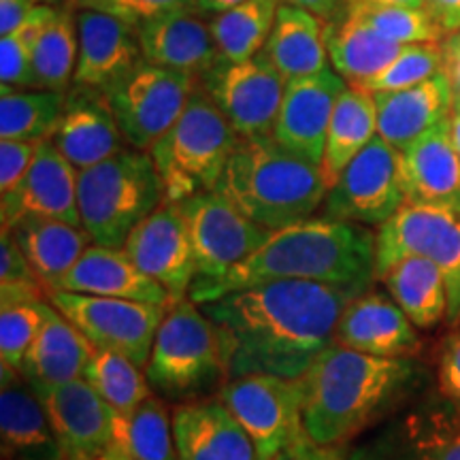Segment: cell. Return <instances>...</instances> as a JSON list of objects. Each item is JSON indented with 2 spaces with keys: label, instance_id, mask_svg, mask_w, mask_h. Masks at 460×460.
Returning <instances> with one entry per match:
<instances>
[{
  "label": "cell",
  "instance_id": "cell-12",
  "mask_svg": "<svg viewBox=\"0 0 460 460\" xmlns=\"http://www.w3.org/2000/svg\"><path fill=\"white\" fill-rule=\"evenodd\" d=\"M197 82L241 139L271 135L286 82L262 54L241 62L220 58Z\"/></svg>",
  "mask_w": 460,
  "mask_h": 460
},
{
  "label": "cell",
  "instance_id": "cell-51",
  "mask_svg": "<svg viewBox=\"0 0 460 460\" xmlns=\"http://www.w3.org/2000/svg\"><path fill=\"white\" fill-rule=\"evenodd\" d=\"M424 9L446 37L460 31V0H424Z\"/></svg>",
  "mask_w": 460,
  "mask_h": 460
},
{
  "label": "cell",
  "instance_id": "cell-55",
  "mask_svg": "<svg viewBox=\"0 0 460 460\" xmlns=\"http://www.w3.org/2000/svg\"><path fill=\"white\" fill-rule=\"evenodd\" d=\"M241 3H247V0H199V11L205 15H214L230 7H237Z\"/></svg>",
  "mask_w": 460,
  "mask_h": 460
},
{
  "label": "cell",
  "instance_id": "cell-38",
  "mask_svg": "<svg viewBox=\"0 0 460 460\" xmlns=\"http://www.w3.org/2000/svg\"><path fill=\"white\" fill-rule=\"evenodd\" d=\"M66 92L20 90L0 96V139L41 143L51 139Z\"/></svg>",
  "mask_w": 460,
  "mask_h": 460
},
{
  "label": "cell",
  "instance_id": "cell-27",
  "mask_svg": "<svg viewBox=\"0 0 460 460\" xmlns=\"http://www.w3.org/2000/svg\"><path fill=\"white\" fill-rule=\"evenodd\" d=\"M373 96L377 107V137L399 152L450 118L454 109V94L444 71L411 88L377 92Z\"/></svg>",
  "mask_w": 460,
  "mask_h": 460
},
{
  "label": "cell",
  "instance_id": "cell-26",
  "mask_svg": "<svg viewBox=\"0 0 460 460\" xmlns=\"http://www.w3.org/2000/svg\"><path fill=\"white\" fill-rule=\"evenodd\" d=\"M402 186L407 203L460 211V158L450 118L402 149Z\"/></svg>",
  "mask_w": 460,
  "mask_h": 460
},
{
  "label": "cell",
  "instance_id": "cell-50",
  "mask_svg": "<svg viewBox=\"0 0 460 460\" xmlns=\"http://www.w3.org/2000/svg\"><path fill=\"white\" fill-rule=\"evenodd\" d=\"M441 60H444V75L450 82L454 105L460 107V31L447 34L441 41Z\"/></svg>",
  "mask_w": 460,
  "mask_h": 460
},
{
  "label": "cell",
  "instance_id": "cell-6",
  "mask_svg": "<svg viewBox=\"0 0 460 460\" xmlns=\"http://www.w3.org/2000/svg\"><path fill=\"white\" fill-rule=\"evenodd\" d=\"M164 203V188L147 152L122 149L77 172V207L92 243L122 250L139 224Z\"/></svg>",
  "mask_w": 460,
  "mask_h": 460
},
{
  "label": "cell",
  "instance_id": "cell-42",
  "mask_svg": "<svg viewBox=\"0 0 460 460\" xmlns=\"http://www.w3.org/2000/svg\"><path fill=\"white\" fill-rule=\"evenodd\" d=\"M441 65H444V60H441V41L402 45L399 56L362 88L373 92V94L411 88V85H418L439 75L444 71Z\"/></svg>",
  "mask_w": 460,
  "mask_h": 460
},
{
  "label": "cell",
  "instance_id": "cell-23",
  "mask_svg": "<svg viewBox=\"0 0 460 460\" xmlns=\"http://www.w3.org/2000/svg\"><path fill=\"white\" fill-rule=\"evenodd\" d=\"M49 292L124 298L171 307L172 298L158 281H154L126 256L124 250L92 243L75 267Z\"/></svg>",
  "mask_w": 460,
  "mask_h": 460
},
{
  "label": "cell",
  "instance_id": "cell-41",
  "mask_svg": "<svg viewBox=\"0 0 460 460\" xmlns=\"http://www.w3.org/2000/svg\"><path fill=\"white\" fill-rule=\"evenodd\" d=\"M345 15L396 45L437 43L446 37L427 9L348 7Z\"/></svg>",
  "mask_w": 460,
  "mask_h": 460
},
{
  "label": "cell",
  "instance_id": "cell-17",
  "mask_svg": "<svg viewBox=\"0 0 460 460\" xmlns=\"http://www.w3.org/2000/svg\"><path fill=\"white\" fill-rule=\"evenodd\" d=\"M345 88V79L332 68L288 82L271 132L273 139L288 152L320 166L332 111Z\"/></svg>",
  "mask_w": 460,
  "mask_h": 460
},
{
  "label": "cell",
  "instance_id": "cell-58",
  "mask_svg": "<svg viewBox=\"0 0 460 460\" xmlns=\"http://www.w3.org/2000/svg\"><path fill=\"white\" fill-rule=\"evenodd\" d=\"M37 4H49V7H58V4L68 3V0H34Z\"/></svg>",
  "mask_w": 460,
  "mask_h": 460
},
{
  "label": "cell",
  "instance_id": "cell-8",
  "mask_svg": "<svg viewBox=\"0 0 460 460\" xmlns=\"http://www.w3.org/2000/svg\"><path fill=\"white\" fill-rule=\"evenodd\" d=\"M410 256L433 261L447 288V324L460 326V211L450 207L405 203L377 226L376 278Z\"/></svg>",
  "mask_w": 460,
  "mask_h": 460
},
{
  "label": "cell",
  "instance_id": "cell-37",
  "mask_svg": "<svg viewBox=\"0 0 460 460\" xmlns=\"http://www.w3.org/2000/svg\"><path fill=\"white\" fill-rule=\"evenodd\" d=\"M79 39L73 7H58L54 20L45 28L32 54L31 90L68 92L75 82Z\"/></svg>",
  "mask_w": 460,
  "mask_h": 460
},
{
  "label": "cell",
  "instance_id": "cell-52",
  "mask_svg": "<svg viewBox=\"0 0 460 460\" xmlns=\"http://www.w3.org/2000/svg\"><path fill=\"white\" fill-rule=\"evenodd\" d=\"M34 7V0H0V37L17 31Z\"/></svg>",
  "mask_w": 460,
  "mask_h": 460
},
{
  "label": "cell",
  "instance_id": "cell-5",
  "mask_svg": "<svg viewBox=\"0 0 460 460\" xmlns=\"http://www.w3.org/2000/svg\"><path fill=\"white\" fill-rule=\"evenodd\" d=\"M146 377L154 393L177 405L209 399L230 379L220 331L192 298H181L166 309Z\"/></svg>",
  "mask_w": 460,
  "mask_h": 460
},
{
  "label": "cell",
  "instance_id": "cell-54",
  "mask_svg": "<svg viewBox=\"0 0 460 460\" xmlns=\"http://www.w3.org/2000/svg\"><path fill=\"white\" fill-rule=\"evenodd\" d=\"M348 7H407V9H424V0H349Z\"/></svg>",
  "mask_w": 460,
  "mask_h": 460
},
{
  "label": "cell",
  "instance_id": "cell-11",
  "mask_svg": "<svg viewBox=\"0 0 460 460\" xmlns=\"http://www.w3.org/2000/svg\"><path fill=\"white\" fill-rule=\"evenodd\" d=\"M49 303L71 320L96 349L118 352L146 369L154 339L169 307L124 298L48 292Z\"/></svg>",
  "mask_w": 460,
  "mask_h": 460
},
{
  "label": "cell",
  "instance_id": "cell-48",
  "mask_svg": "<svg viewBox=\"0 0 460 460\" xmlns=\"http://www.w3.org/2000/svg\"><path fill=\"white\" fill-rule=\"evenodd\" d=\"M437 384H439V394L460 402V326L446 339L441 348Z\"/></svg>",
  "mask_w": 460,
  "mask_h": 460
},
{
  "label": "cell",
  "instance_id": "cell-9",
  "mask_svg": "<svg viewBox=\"0 0 460 460\" xmlns=\"http://www.w3.org/2000/svg\"><path fill=\"white\" fill-rule=\"evenodd\" d=\"M197 88V77L141 60L105 92L119 130L132 149L149 152L177 122Z\"/></svg>",
  "mask_w": 460,
  "mask_h": 460
},
{
  "label": "cell",
  "instance_id": "cell-22",
  "mask_svg": "<svg viewBox=\"0 0 460 460\" xmlns=\"http://www.w3.org/2000/svg\"><path fill=\"white\" fill-rule=\"evenodd\" d=\"M172 433L180 460H258L254 441L217 396L180 402Z\"/></svg>",
  "mask_w": 460,
  "mask_h": 460
},
{
  "label": "cell",
  "instance_id": "cell-29",
  "mask_svg": "<svg viewBox=\"0 0 460 460\" xmlns=\"http://www.w3.org/2000/svg\"><path fill=\"white\" fill-rule=\"evenodd\" d=\"M261 54L286 84L326 71V22L295 4L281 3L273 31Z\"/></svg>",
  "mask_w": 460,
  "mask_h": 460
},
{
  "label": "cell",
  "instance_id": "cell-24",
  "mask_svg": "<svg viewBox=\"0 0 460 460\" xmlns=\"http://www.w3.org/2000/svg\"><path fill=\"white\" fill-rule=\"evenodd\" d=\"M0 450L3 460H65L49 418L20 371L0 365Z\"/></svg>",
  "mask_w": 460,
  "mask_h": 460
},
{
  "label": "cell",
  "instance_id": "cell-21",
  "mask_svg": "<svg viewBox=\"0 0 460 460\" xmlns=\"http://www.w3.org/2000/svg\"><path fill=\"white\" fill-rule=\"evenodd\" d=\"M335 343L377 358H413L420 349L416 326L390 295L365 292L343 309Z\"/></svg>",
  "mask_w": 460,
  "mask_h": 460
},
{
  "label": "cell",
  "instance_id": "cell-2",
  "mask_svg": "<svg viewBox=\"0 0 460 460\" xmlns=\"http://www.w3.org/2000/svg\"><path fill=\"white\" fill-rule=\"evenodd\" d=\"M376 278V233L362 224L315 216L275 230L262 247L222 278L197 281L188 292L197 305L228 292L279 279L318 281L365 295Z\"/></svg>",
  "mask_w": 460,
  "mask_h": 460
},
{
  "label": "cell",
  "instance_id": "cell-36",
  "mask_svg": "<svg viewBox=\"0 0 460 460\" xmlns=\"http://www.w3.org/2000/svg\"><path fill=\"white\" fill-rule=\"evenodd\" d=\"M113 456L122 460H180L172 413L158 396H149L130 413H119Z\"/></svg>",
  "mask_w": 460,
  "mask_h": 460
},
{
  "label": "cell",
  "instance_id": "cell-46",
  "mask_svg": "<svg viewBox=\"0 0 460 460\" xmlns=\"http://www.w3.org/2000/svg\"><path fill=\"white\" fill-rule=\"evenodd\" d=\"M37 143L0 139V194H7L20 186L31 169Z\"/></svg>",
  "mask_w": 460,
  "mask_h": 460
},
{
  "label": "cell",
  "instance_id": "cell-44",
  "mask_svg": "<svg viewBox=\"0 0 460 460\" xmlns=\"http://www.w3.org/2000/svg\"><path fill=\"white\" fill-rule=\"evenodd\" d=\"M43 295L45 286L41 279L22 254L11 230L3 228L0 233V305L39 301Z\"/></svg>",
  "mask_w": 460,
  "mask_h": 460
},
{
  "label": "cell",
  "instance_id": "cell-43",
  "mask_svg": "<svg viewBox=\"0 0 460 460\" xmlns=\"http://www.w3.org/2000/svg\"><path fill=\"white\" fill-rule=\"evenodd\" d=\"M41 301L0 305V365L22 373V365L41 326Z\"/></svg>",
  "mask_w": 460,
  "mask_h": 460
},
{
  "label": "cell",
  "instance_id": "cell-3",
  "mask_svg": "<svg viewBox=\"0 0 460 460\" xmlns=\"http://www.w3.org/2000/svg\"><path fill=\"white\" fill-rule=\"evenodd\" d=\"M424 376L413 358H377L331 343L298 379L305 433L318 444L343 446L410 399Z\"/></svg>",
  "mask_w": 460,
  "mask_h": 460
},
{
  "label": "cell",
  "instance_id": "cell-33",
  "mask_svg": "<svg viewBox=\"0 0 460 460\" xmlns=\"http://www.w3.org/2000/svg\"><path fill=\"white\" fill-rule=\"evenodd\" d=\"M388 295L405 312L416 329H435L447 320V288L444 273L422 256L402 258L384 273Z\"/></svg>",
  "mask_w": 460,
  "mask_h": 460
},
{
  "label": "cell",
  "instance_id": "cell-32",
  "mask_svg": "<svg viewBox=\"0 0 460 460\" xmlns=\"http://www.w3.org/2000/svg\"><path fill=\"white\" fill-rule=\"evenodd\" d=\"M402 45L379 37L371 28L343 15L326 24V51L339 77L348 85L362 88L399 56Z\"/></svg>",
  "mask_w": 460,
  "mask_h": 460
},
{
  "label": "cell",
  "instance_id": "cell-1",
  "mask_svg": "<svg viewBox=\"0 0 460 460\" xmlns=\"http://www.w3.org/2000/svg\"><path fill=\"white\" fill-rule=\"evenodd\" d=\"M356 296L318 281L279 279L228 292L200 309L220 331L230 377L301 379L335 343L339 318Z\"/></svg>",
  "mask_w": 460,
  "mask_h": 460
},
{
  "label": "cell",
  "instance_id": "cell-25",
  "mask_svg": "<svg viewBox=\"0 0 460 460\" xmlns=\"http://www.w3.org/2000/svg\"><path fill=\"white\" fill-rule=\"evenodd\" d=\"M200 11H180L139 26L143 60L169 71L200 77L220 60L209 20Z\"/></svg>",
  "mask_w": 460,
  "mask_h": 460
},
{
  "label": "cell",
  "instance_id": "cell-15",
  "mask_svg": "<svg viewBox=\"0 0 460 460\" xmlns=\"http://www.w3.org/2000/svg\"><path fill=\"white\" fill-rule=\"evenodd\" d=\"M65 460L113 456L119 413L84 377L34 388Z\"/></svg>",
  "mask_w": 460,
  "mask_h": 460
},
{
  "label": "cell",
  "instance_id": "cell-47",
  "mask_svg": "<svg viewBox=\"0 0 460 460\" xmlns=\"http://www.w3.org/2000/svg\"><path fill=\"white\" fill-rule=\"evenodd\" d=\"M271 460H349V454L343 446L318 444L305 429H298Z\"/></svg>",
  "mask_w": 460,
  "mask_h": 460
},
{
  "label": "cell",
  "instance_id": "cell-10",
  "mask_svg": "<svg viewBox=\"0 0 460 460\" xmlns=\"http://www.w3.org/2000/svg\"><path fill=\"white\" fill-rule=\"evenodd\" d=\"M405 203L402 154L376 137L329 188L318 216L332 222L382 226Z\"/></svg>",
  "mask_w": 460,
  "mask_h": 460
},
{
  "label": "cell",
  "instance_id": "cell-39",
  "mask_svg": "<svg viewBox=\"0 0 460 460\" xmlns=\"http://www.w3.org/2000/svg\"><path fill=\"white\" fill-rule=\"evenodd\" d=\"M84 379L102 401H107L118 413H130L152 396V386L141 373V367L118 352L96 349L85 367Z\"/></svg>",
  "mask_w": 460,
  "mask_h": 460
},
{
  "label": "cell",
  "instance_id": "cell-49",
  "mask_svg": "<svg viewBox=\"0 0 460 460\" xmlns=\"http://www.w3.org/2000/svg\"><path fill=\"white\" fill-rule=\"evenodd\" d=\"M349 460H413V456L402 447L394 430L386 429L376 439H371L369 444L349 452Z\"/></svg>",
  "mask_w": 460,
  "mask_h": 460
},
{
  "label": "cell",
  "instance_id": "cell-45",
  "mask_svg": "<svg viewBox=\"0 0 460 460\" xmlns=\"http://www.w3.org/2000/svg\"><path fill=\"white\" fill-rule=\"evenodd\" d=\"M90 9L107 11L139 28L156 17L180 13V11H197L199 0H96Z\"/></svg>",
  "mask_w": 460,
  "mask_h": 460
},
{
  "label": "cell",
  "instance_id": "cell-14",
  "mask_svg": "<svg viewBox=\"0 0 460 460\" xmlns=\"http://www.w3.org/2000/svg\"><path fill=\"white\" fill-rule=\"evenodd\" d=\"M180 207L186 217L197 261L194 284L226 275L271 237V230L241 214L217 190L197 194L183 200Z\"/></svg>",
  "mask_w": 460,
  "mask_h": 460
},
{
  "label": "cell",
  "instance_id": "cell-13",
  "mask_svg": "<svg viewBox=\"0 0 460 460\" xmlns=\"http://www.w3.org/2000/svg\"><path fill=\"white\" fill-rule=\"evenodd\" d=\"M217 399L254 441L258 460H271L303 429V390L298 379L247 373L230 377Z\"/></svg>",
  "mask_w": 460,
  "mask_h": 460
},
{
  "label": "cell",
  "instance_id": "cell-18",
  "mask_svg": "<svg viewBox=\"0 0 460 460\" xmlns=\"http://www.w3.org/2000/svg\"><path fill=\"white\" fill-rule=\"evenodd\" d=\"M77 172L58 152L51 139L37 143L32 164L20 186L0 194L3 226L11 228L26 216L54 217L82 226L77 207Z\"/></svg>",
  "mask_w": 460,
  "mask_h": 460
},
{
  "label": "cell",
  "instance_id": "cell-16",
  "mask_svg": "<svg viewBox=\"0 0 460 460\" xmlns=\"http://www.w3.org/2000/svg\"><path fill=\"white\" fill-rule=\"evenodd\" d=\"M122 250L143 273L169 292L172 303L188 296L197 278V261L180 203L164 200L132 230Z\"/></svg>",
  "mask_w": 460,
  "mask_h": 460
},
{
  "label": "cell",
  "instance_id": "cell-4",
  "mask_svg": "<svg viewBox=\"0 0 460 460\" xmlns=\"http://www.w3.org/2000/svg\"><path fill=\"white\" fill-rule=\"evenodd\" d=\"M216 190L275 233L315 217L329 183L318 164L288 152L269 135L239 139Z\"/></svg>",
  "mask_w": 460,
  "mask_h": 460
},
{
  "label": "cell",
  "instance_id": "cell-56",
  "mask_svg": "<svg viewBox=\"0 0 460 460\" xmlns=\"http://www.w3.org/2000/svg\"><path fill=\"white\" fill-rule=\"evenodd\" d=\"M450 122H452V139H454V146H456V152L460 158V107L458 105H454V109H452Z\"/></svg>",
  "mask_w": 460,
  "mask_h": 460
},
{
  "label": "cell",
  "instance_id": "cell-34",
  "mask_svg": "<svg viewBox=\"0 0 460 460\" xmlns=\"http://www.w3.org/2000/svg\"><path fill=\"white\" fill-rule=\"evenodd\" d=\"M413 460H460V402L430 396L390 427Z\"/></svg>",
  "mask_w": 460,
  "mask_h": 460
},
{
  "label": "cell",
  "instance_id": "cell-59",
  "mask_svg": "<svg viewBox=\"0 0 460 460\" xmlns=\"http://www.w3.org/2000/svg\"><path fill=\"white\" fill-rule=\"evenodd\" d=\"M99 460H122V458H118V456H105V458H99Z\"/></svg>",
  "mask_w": 460,
  "mask_h": 460
},
{
  "label": "cell",
  "instance_id": "cell-7",
  "mask_svg": "<svg viewBox=\"0 0 460 460\" xmlns=\"http://www.w3.org/2000/svg\"><path fill=\"white\" fill-rule=\"evenodd\" d=\"M241 137L197 82L177 122L149 149L164 200L183 203L220 183Z\"/></svg>",
  "mask_w": 460,
  "mask_h": 460
},
{
  "label": "cell",
  "instance_id": "cell-28",
  "mask_svg": "<svg viewBox=\"0 0 460 460\" xmlns=\"http://www.w3.org/2000/svg\"><path fill=\"white\" fill-rule=\"evenodd\" d=\"M41 314V326L22 365V376L32 388L58 386L84 377L94 345L45 298Z\"/></svg>",
  "mask_w": 460,
  "mask_h": 460
},
{
  "label": "cell",
  "instance_id": "cell-35",
  "mask_svg": "<svg viewBox=\"0 0 460 460\" xmlns=\"http://www.w3.org/2000/svg\"><path fill=\"white\" fill-rule=\"evenodd\" d=\"M281 3L284 0H247L207 17L220 58L241 62L261 54L273 31Z\"/></svg>",
  "mask_w": 460,
  "mask_h": 460
},
{
  "label": "cell",
  "instance_id": "cell-40",
  "mask_svg": "<svg viewBox=\"0 0 460 460\" xmlns=\"http://www.w3.org/2000/svg\"><path fill=\"white\" fill-rule=\"evenodd\" d=\"M56 9L58 7H49V4H37L17 31L0 37V84H3V94L31 90L34 45H37L45 28L49 26V22L54 20Z\"/></svg>",
  "mask_w": 460,
  "mask_h": 460
},
{
  "label": "cell",
  "instance_id": "cell-53",
  "mask_svg": "<svg viewBox=\"0 0 460 460\" xmlns=\"http://www.w3.org/2000/svg\"><path fill=\"white\" fill-rule=\"evenodd\" d=\"M284 3L309 11L329 24V22H335L345 15L349 0H284Z\"/></svg>",
  "mask_w": 460,
  "mask_h": 460
},
{
  "label": "cell",
  "instance_id": "cell-19",
  "mask_svg": "<svg viewBox=\"0 0 460 460\" xmlns=\"http://www.w3.org/2000/svg\"><path fill=\"white\" fill-rule=\"evenodd\" d=\"M51 143L77 171L102 163L122 152L124 135L105 92L73 84Z\"/></svg>",
  "mask_w": 460,
  "mask_h": 460
},
{
  "label": "cell",
  "instance_id": "cell-20",
  "mask_svg": "<svg viewBox=\"0 0 460 460\" xmlns=\"http://www.w3.org/2000/svg\"><path fill=\"white\" fill-rule=\"evenodd\" d=\"M79 54L75 82L105 90L143 60L139 28L99 9H75Z\"/></svg>",
  "mask_w": 460,
  "mask_h": 460
},
{
  "label": "cell",
  "instance_id": "cell-57",
  "mask_svg": "<svg viewBox=\"0 0 460 460\" xmlns=\"http://www.w3.org/2000/svg\"><path fill=\"white\" fill-rule=\"evenodd\" d=\"M92 3H96V0H68V7L73 9H84V7H90Z\"/></svg>",
  "mask_w": 460,
  "mask_h": 460
},
{
  "label": "cell",
  "instance_id": "cell-31",
  "mask_svg": "<svg viewBox=\"0 0 460 460\" xmlns=\"http://www.w3.org/2000/svg\"><path fill=\"white\" fill-rule=\"evenodd\" d=\"M377 137V107L373 92L348 85L339 96L326 135L320 169L329 188L345 166Z\"/></svg>",
  "mask_w": 460,
  "mask_h": 460
},
{
  "label": "cell",
  "instance_id": "cell-30",
  "mask_svg": "<svg viewBox=\"0 0 460 460\" xmlns=\"http://www.w3.org/2000/svg\"><path fill=\"white\" fill-rule=\"evenodd\" d=\"M9 230L45 286V295L71 271L92 241L82 226L54 217L26 216Z\"/></svg>",
  "mask_w": 460,
  "mask_h": 460
}]
</instances>
